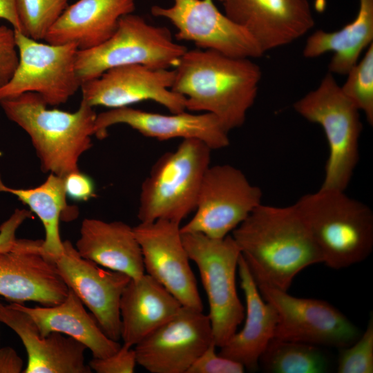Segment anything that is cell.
Instances as JSON below:
<instances>
[{
  "label": "cell",
  "mask_w": 373,
  "mask_h": 373,
  "mask_svg": "<svg viewBox=\"0 0 373 373\" xmlns=\"http://www.w3.org/2000/svg\"><path fill=\"white\" fill-rule=\"evenodd\" d=\"M254 278L279 289H289L305 268L323 256L298 209L257 206L231 232Z\"/></svg>",
  "instance_id": "1"
},
{
  "label": "cell",
  "mask_w": 373,
  "mask_h": 373,
  "mask_svg": "<svg viewBox=\"0 0 373 373\" xmlns=\"http://www.w3.org/2000/svg\"><path fill=\"white\" fill-rule=\"evenodd\" d=\"M174 71L171 89L185 98L186 110L214 115L228 133L244 124L262 77L252 59L198 48L187 50Z\"/></svg>",
  "instance_id": "2"
},
{
  "label": "cell",
  "mask_w": 373,
  "mask_h": 373,
  "mask_svg": "<svg viewBox=\"0 0 373 373\" xmlns=\"http://www.w3.org/2000/svg\"><path fill=\"white\" fill-rule=\"evenodd\" d=\"M0 105L30 137L42 171L63 178L79 170L81 156L93 146V107L81 100L74 112L49 108L35 93L2 100Z\"/></svg>",
  "instance_id": "3"
},
{
  "label": "cell",
  "mask_w": 373,
  "mask_h": 373,
  "mask_svg": "<svg viewBox=\"0 0 373 373\" xmlns=\"http://www.w3.org/2000/svg\"><path fill=\"white\" fill-rule=\"evenodd\" d=\"M318 247L323 262L340 269L365 260L373 249V212L345 191L319 189L294 204Z\"/></svg>",
  "instance_id": "4"
},
{
  "label": "cell",
  "mask_w": 373,
  "mask_h": 373,
  "mask_svg": "<svg viewBox=\"0 0 373 373\" xmlns=\"http://www.w3.org/2000/svg\"><path fill=\"white\" fill-rule=\"evenodd\" d=\"M211 149L196 139H184L162 154L142 184L137 218L140 222L166 220L180 224L195 211Z\"/></svg>",
  "instance_id": "5"
},
{
  "label": "cell",
  "mask_w": 373,
  "mask_h": 373,
  "mask_svg": "<svg viewBox=\"0 0 373 373\" xmlns=\"http://www.w3.org/2000/svg\"><path fill=\"white\" fill-rule=\"evenodd\" d=\"M307 121L320 125L329 146V156L321 189L345 191L359 161L363 130L359 110L346 97L333 74L293 104Z\"/></svg>",
  "instance_id": "6"
},
{
  "label": "cell",
  "mask_w": 373,
  "mask_h": 373,
  "mask_svg": "<svg viewBox=\"0 0 373 373\" xmlns=\"http://www.w3.org/2000/svg\"><path fill=\"white\" fill-rule=\"evenodd\" d=\"M187 50L173 41L167 28L152 25L142 17L131 13L120 19L115 32L105 41L78 50L76 69L83 83L124 65L175 68Z\"/></svg>",
  "instance_id": "7"
},
{
  "label": "cell",
  "mask_w": 373,
  "mask_h": 373,
  "mask_svg": "<svg viewBox=\"0 0 373 373\" xmlns=\"http://www.w3.org/2000/svg\"><path fill=\"white\" fill-rule=\"evenodd\" d=\"M182 238L199 270L209 305L213 341L221 347L245 318L236 285L240 249L230 234L213 238L200 233H182Z\"/></svg>",
  "instance_id": "8"
},
{
  "label": "cell",
  "mask_w": 373,
  "mask_h": 373,
  "mask_svg": "<svg viewBox=\"0 0 373 373\" xmlns=\"http://www.w3.org/2000/svg\"><path fill=\"white\" fill-rule=\"evenodd\" d=\"M19 63L9 82L0 88V102L35 93L48 106L65 104L80 89L75 44H52L15 30Z\"/></svg>",
  "instance_id": "9"
},
{
  "label": "cell",
  "mask_w": 373,
  "mask_h": 373,
  "mask_svg": "<svg viewBox=\"0 0 373 373\" xmlns=\"http://www.w3.org/2000/svg\"><path fill=\"white\" fill-rule=\"evenodd\" d=\"M254 279L263 299L278 314L274 338L340 349L361 335L356 325L327 301L295 297L261 279Z\"/></svg>",
  "instance_id": "10"
},
{
  "label": "cell",
  "mask_w": 373,
  "mask_h": 373,
  "mask_svg": "<svg viewBox=\"0 0 373 373\" xmlns=\"http://www.w3.org/2000/svg\"><path fill=\"white\" fill-rule=\"evenodd\" d=\"M261 189L230 164L207 169L200 186L195 213L180 227L181 233H200L222 238L232 232L260 204Z\"/></svg>",
  "instance_id": "11"
},
{
  "label": "cell",
  "mask_w": 373,
  "mask_h": 373,
  "mask_svg": "<svg viewBox=\"0 0 373 373\" xmlns=\"http://www.w3.org/2000/svg\"><path fill=\"white\" fill-rule=\"evenodd\" d=\"M173 1L169 7L152 6L151 12L173 25L177 40L190 41L198 49L232 57L254 59L263 55L254 37L222 13L213 0Z\"/></svg>",
  "instance_id": "12"
},
{
  "label": "cell",
  "mask_w": 373,
  "mask_h": 373,
  "mask_svg": "<svg viewBox=\"0 0 373 373\" xmlns=\"http://www.w3.org/2000/svg\"><path fill=\"white\" fill-rule=\"evenodd\" d=\"M63 245V251L59 256H46L53 261L67 287L90 311L105 334L118 341L121 338L120 299L131 278L82 257L70 240L64 241Z\"/></svg>",
  "instance_id": "13"
},
{
  "label": "cell",
  "mask_w": 373,
  "mask_h": 373,
  "mask_svg": "<svg viewBox=\"0 0 373 373\" xmlns=\"http://www.w3.org/2000/svg\"><path fill=\"white\" fill-rule=\"evenodd\" d=\"M213 343L208 314L182 306L134 349L137 363L151 373H187Z\"/></svg>",
  "instance_id": "14"
},
{
  "label": "cell",
  "mask_w": 373,
  "mask_h": 373,
  "mask_svg": "<svg viewBox=\"0 0 373 373\" xmlns=\"http://www.w3.org/2000/svg\"><path fill=\"white\" fill-rule=\"evenodd\" d=\"M180 224L157 220L133 227L144 270L164 287L182 306L203 311L190 258L184 247Z\"/></svg>",
  "instance_id": "15"
},
{
  "label": "cell",
  "mask_w": 373,
  "mask_h": 373,
  "mask_svg": "<svg viewBox=\"0 0 373 373\" xmlns=\"http://www.w3.org/2000/svg\"><path fill=\"white\" fill-rule=\"evenodd\" d=\"M129 64L111 68L99 77L82 84V100L92 107L108 108L129 106L142 101H153L171 113L186 111L185 98L173 92L175 71Z\"/></svg>",
  "instance_id": "16"
},
{
  "label": "cell",
  "mask_w": 373,
  "mask_h": 373,
  "mask_svg": "<svg viewBox=\"0 0 373 373\" xmlns=\"http://www.w3.org/2000/svg\"><path fill=\"white\" fill-rule=\"evenodd\" d=\"M41 245L42 240L17 239L11 250L0 252V296L12 303L33 301L42 306L66 298L69 288Z\"/></svg>",
  "instance_id": "17"
},
{
  "label": "cell",
  "mask_w": 373,
  "mask_h": 373,
  "mask_svg": "<svg viewBox=\"0 0 373 373\" xmlns=\"http://www.w3.org/2000/svg\"><path fill=\"white\" fill-rule=\"evenodd\" d=\"M125 124L142 135L158 140L174 138L196 139L211 150L229 145L228 132L213 114L183 111L164 115L135 109L129 106L111 108L97 114L94 135L100 140L108 135V129Z\"/></svg>",
  "instance_id": "18"
},
{
  "label": "cell",
  "mask_w": 373,
  "mask_h": 373,
  "mask_svg": "<svg viewBox=\"0 0 373 373\" xmlns=\"http://www.w3.org/2000/svg\"><path fill=\"white\" fill-rule=\"evenodd\" d=\"M224 14L244 28L263 52L291 44L314 26L308 0H222Z\"/></svg>",
  "instance_id": "19"
},
{
  "label": "cell",
  "mask_w": 373,
  "mask_h": 373,
  "mask_svg": "<svg viewBox=\"0 0 373 373\" xmlns=\"http://www.w3.org/2000/svg\"><path fill=\"white\" fill-rule=\"evenodd\" d=\"M0 322L11 328L19 337L27 355L24 373H90L85 363L86 347L64 334L52 332L46 336L39 329L26 312L0 303Z\"/></svg>",
  "instance_id": "20"
},
{
  "label": "cell",
  "mask_w": 373,
  "mask_h": 373,
  "mask_svg": "<svg viewBox=\"0 0 373 373\" xmlns=\"http://www.w3.org/2000/svg\"><path fill=\"white\" fill-rule=\"evenodd\" d=\"M136 0H78L68 6L44 40L52 44H75L86 50L103 43L116 30L120 19L133 13Z\"/></svg>",
  "instance_id": "21"
},
{
  "label": "cell",
  "mask_w": 373,
  "mask_h": 373,
  "mask_svg": "<svg viewBox=\"0 0 373 373\" xmlns=\"http://www.w3.org/2000/svg\"><path fill=\"white\" fill-rule=\"evenodd\" d=\"M238 271L245 298V321L242 329L236 332L222 346L219 354L241 363L245 369L255 371L259 358L274 337L278 314L274 307L263 299L249 267L240 254Z\"/></svg>",
  "instance_id": "22"
},
{
  "label": "cell",
  "mask_w": 373,
  "mask_h": 373,
  "mask_svg": "<svg viewBox=\"0 0 373 373\" xmlns=\"http://www.w3.org/2000/svg\"><path fill=\"white\" fill-rule=\"evenodd\" d=\"M75 244L79 254L104 268L137 279L145 274L133 227L122 221L85 218Z\"/></svg>",
  "instance_id": "23"
},
{
  "label": "cell",
  "mask_w": 373,
  "mask_h": 373,
  "mask_svg": "<svg viewBox=\"0 0 373 373\" xmlns=\"http://www.w3.org/2000/svg\"><path fill=\"white\" fill-rule=\"evenodd\" d=\"M181 303L147 274L131 279L124 288L119 304L121 338L134 347L174 317Z\"/></svg>",
  "instance_id": "24"
},
{
  "label": "cell",
  "mask_w": 373,
  "mask_h": 373,
  "mask_svg": "<svg viewBox=\"0 0 373 373\" xmlns=\"http://www.w3.org/2000/svg\"><path fill=\"white\" fill-rule=\"evenodd\" d=\"M10 305L27 313L41 335L55 332L72 337L90 350L93 357L108 356L121 346L118 341L105 334L94 316L87 312L83 303L70 289L66 298L55 305L28 307L17 303Z\"/></svg>",
  "instance_id": "25"
},
{
  "label": "cell",
  "mask_w": 373,
  "mask_h": 373,
  "mask_svg": "<svg viewBox=\"0 0 373 373\" xmlns=\"http://www.w3.org/2000/svg\"><path fill=\"white\" fill-rule=\"evenodd\" d=\"M372 41L373 0H359L358 11L353 21L337 31H315L307 38L303 55L306 58H315L332 52L329 73L346 75Z\"/></svg>",
  "instance_id": "26"
},
{
  "label": "cell",
  "mask_w": 373,
  "mask_h": 373,
  "mask_svg": "<svg viewBox=\"0 0 373 373\" xmlns=\"http://www.w3.org/2000/svg\"><path fill=\"white\" fill-rule=\"evenodd\" d=\"M0 192L17 197L40 220L45 231L41 245L44 254L50 257L61 254L64 241L60 236V220H70L77 216V208L67 203L64 178L49 173L46 180L36 187L15 189L6 186L0 175Z\"/></svg>",
  "instance_id": "27"
},
{
  "label": "cell",
  "mask_w": 373,
  "mask_h": 373,
  "mask_svg": "<svg viewBox=\"0 0 373 373\" xmlns=\"http://www.w3.org/2000/svg\"><path fill=\"white\" fill-rule=\"evenodd\" d=\"M258 365L267 372L323 373L329 360L318 346L273 338L261 354Z\"/></svg>",
  "instance_id": "28"
},
{
  "label": "cell",
  "mask_w": 373,
  "mask_h": 373,
  "mask_svg": "<svg viewBox=\"0 0 373 373\" xmlns=\"http://www.w3.org/2000/svg\"><path fill=\"white\" fill-rule=\"evenodd\" d=\"M68 1L16 0L21 32L35 40H44L49 30L68 7Z\"/></svg>",
  "instance_id": "29"
},
{
  "label": "cell",
  "mask_w": 373,
  "mask_h": 373,
  "mask_svg": "<svg viewBox=\"0 0 373 373\" xmlns=\"http://www.w3.org/2000/svg\"><path fill=\"white\" fill-rule=\"evenodd\" d=\"M347 79L341 88L346 97L373 125V43L363 57L347 73Z\"/></svg>",
  "instance_id": "30"
},
{
  "label": "cell",
  "mask_w": 373,
  "mask_h": 373,
  "mask_svg": "<svg viewBox=\"0 0 373 373\" xmlns=\"http://www.w3.org/2000/svg\"><path fill=\"white\" fill-rule=\"evenodd\" d=\"M338 373L373 372V314L371 312L365 332L352 345L339 349Z\"/></svg>",
  "instance_id": "31"
},
{
  "label": "cell",
  "mask_w": 373,
  "mask_h": 373,
  "mask_svg": "<svg viewBox=\"0 0 373 373\" xmlns=\"http://www.w3.org/2000/svg\"><path fill=\"white\" fill-rule=\"evenodd\" d=\"M137 364L134 347L125 343L111 355L93 357L88 363L91 370L97 373H133Z\"/></svg>",
  "instance_id": "32"
},
{
  "label": "cell",
  "mask_w": 373,
  "mask_h": 373,
  "mask_svg": "<svg viewBox=\"0 0 373 373\" xmlns=\"http://www.w3.org/2000/svg\"><path fill=\"white\" fill-rule=\"evenodd\" d=\"M212 343L193 363L187 373H243L245 367L240 363L221 356Z\"/></svg>",
  "instance_id": "33"
},
{
  "label": "cell",
  "mask_w": 373,
  "mask_h": 373,
  "mask_svg": "<svg viewBox=\"0 0 373 373\" xmlns=\"http://www.w3.org/2000/svg\"><path fill=\"white\" fill-rule=\"evenodd\" d=\"M19 63V52L16 44L15 30L6 26H0V88L13 75Z\"/></svg>",
  "instance_id": "34"
},
{
  "label": "cell",
  "mask_w": 373,
  "mask_h": 373,
  "mask_svg": "<svg viewBox=\"0 0 373 373\" xmlns=\"http://www.w3.org/2000/svg\"><path fill=\"white\" fill-rule=\"evenodd\" d=\"M64 178L66 196L74 201H88L95 196L93 179L80 170L67 174Z\"/></svg>",
  "instance_id": "35"
},
{
  "label": "cell",
  "mask_w": 373,
  "mask_h": 373,
  "mask_svg": "<svg viewBox=\"0 0 373 373\" xmlns=\"http://www.w3.org/2000/svg\"><path fill=\"white\" fill-rule=\"evenodd\" d=\"M32 218L31 211L16 209L10 217L0 225V252L11 250L16 241V232L22 223Z\"/></svg>",
  "instance_id": "36"
},
{
  "label": "cell",
  "mask_w": 373,
  "mask_h": 373,
  "mask_svg": "<svg viewBox=\"0 0 373 373\" xmlns=\"http://www.w3.org/2000/svg\"><path fill=\"white\" fill-rule=\"evenodd\" d=\"M23 362L15 350L10 347L0 348V373H19Z\"/></svg>",
  "instance_id": "37"
},
{
  "label": "cell",
  "mask_w": 373,
  "mask_h": 373,
  "mask_svg": "<svg viewBox=\"0 0 373 373\" xmlns=\"http://www.w3.org/2000/svg\"><path fill=\"white\" fill-rule=\"evenodd\" d=\"M0 19L7 21L15 30L21 32L16 0H0Z\"/></svg>",
  "instance_id": "38"
},
{
  "label": "cell",
  "mask_w": 373,
  "mask_h": 373,
  "mask_svg": "<svg viewBox=\"0 0 373 373\" xmlns=\"http://www.w3.org/2000/svg\"><path fill=\"white\" fill-rule=\"evenodd\" d=\"M218 1H221V2L222 1V0H218Z\"/></svg>",
  "instance_id": "39"
}]
</instances>
